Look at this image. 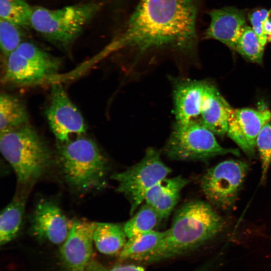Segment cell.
<instances>
[{
    "label": "cell",
    "mask_w": 271,
    "mask_h": 271,
    "mask_svg": "<svg viewBox=\"0 0 271 271\" xmlns=\"http://www.w3.org/2000/svg\"><path fill=\"white\" fill-rule=\"evenodd\" d=\"M224 224L222 218L208 203L188 202L176 212L167 235L152 249L132 259L154 262L180 255L215 237Z\"/></svg>",
    "instance_id": "2"
},
{
    "label": "cell",
    "mask_w": 271,
    "mask_h": 271,
    "mask_svg": "<svg viewBox=\"0 0 271 271\" xmlns=\"http://www.w3.org/2000/svg\"><path fill=\"white\" fill-rule=\"evenodd\" d=\"M256 148L261 162V181L264 182L271 166V119L261 128L256 139Z\"/></svg>",
    "instance_id": "26"
},
{
    "label": "cell",
    "mask_w": 271,
    "mask_h": 271,
    "mask_svg": "<svg viewBox=\"0 0 271 271\" xmlns=\"http://www.w3.org/2000/svg\"><path fill=\"white\" fill-rule=\"evenodd\" d=\"M33 12L26 0H0V19L20 28L31 26Z\"/></svg>",
    "instance_id": "22"
},
{
    "label": "cell",
    "mask_w": 271,
    "mask_h": 271,
    "mask_svg": "<svg viewBox=\"0 0 271 271\" xmlns=\"http://www.w3.org/2000/svg\"><path fill=\"white\" fill-rule=\"evenodd\" d=\"M123 226L112 223H96L93 242L99 252L113 255L120 252L126 242Z\"/></svg>",
    "instance_id": "19"
},
{
    "label": "cell",
    "mask_w": 271,
    "mask_h": 271,
    "mask_svg": "<svg viewBox=\"0 0 271 271\" xmlns=\"http://www.w3.org/2000/svg\"><path fill=\"white\" fill-rule=\"evenodd\" d=\"M46 116L58 143L66 142L72 136L84 134L87 127L82 115L71 101L62 86L53 84Z\"/></svg>",
    "instance_id": "10"
},
{
    "label": "cell",
    "mask_w": 271,
    "mask_h": 271,
    "mask_svg": "<svg viewBox=\"0 0 271 271\" xmlns=\"http://www.w3.org/2000/svg\"><path fill=\"white\" fill-rule=\"evenodd\" d=\"M264 47L252 28L245 26L237 41L235 50L249 61L261 64Z\"/></svg>",
    "instance_id": "24"
},
{
    "label": "cell",
    "mask_w": 271,
    "mask_h": 271,
    "mask_svg": "<svg viewBox=\"0 0 271 271\" xmlns=\"http://www.w3.org/2000/svg\"><path fill=\"white\" fill-rule=\"evenodd\" d=\"M155 209L146 203L123 225L127 238L153 230L161 221Z\"/></svg>",
    "instance_id": "23"
},
{
    "label": "cell",
    "mask_w": 271,
    "mask_h": 271,
    "mask_svg": "<svg viewBox=\"0 0 271 271\" xmlns=\"http://www.w3.org/2000/svg\"><path fill=\"white\" fill-rule=\"evenodd\" d=\"M25 202V195H17L2 211L0 216L1 245L12 240L20 230Z\"/></svg>",
    "instance_id": "20"
},
{
    "label": "cell",
    "mask_w": 271,
    "mask_h": 271,
    "mask_svg": "<svg viewBox=\"0 0 271 271\" xmlns=\"http://www.w3.org/2000/svg\"><path fill=\"white\" fill-rule=\"evenodd\" d=\"M168 233L154 230L139 234L129 238L119 253L120 259L132 258L154 248Z\"/></svg>",
    "instance_id": "21"
},
{
    "label": "cell",
    "mask_w": 271,
    "mask_h": 271,
    "mask_svg": "<svg viewBox=\"0 0 271 271\" xmlns=\"http://www.w3.org/2000/svg\"><path fill=\"white\" fill-rule=\"evenodd\" d=\"M20 27L0 19V47L4 60L23 42Z\"/></svg>",
    "instance_id": "25"
},
{
    "label": "cell",
    "mask_w": 271,
    "mask_h": 271,
    "mask_svg": "<svg viewBox=\"0 0 271 271\" xmlns=\"http://www.w3.org/2000/svg\"><path fill=\"white\" fill-rule=\"evenodd\" d=\"M189 181L181 176L165 178L148 191L145 201L155 209L161 220L167 219L178 202L181 190Z\"/></svg>",
    "instance_id": "17"
},
{
    "label": "cell",
    "mask_w": 271,
    "mask_h": 271,
    "mask_svg": "<svg viewBox=\"0 0 271 271\" xmlns=\"http://www.w3.org/2000/svg\"><path fill=\"white\" fill-rule=\"evenodd\" d=\"M231 109L218 89L208 83L198 120L214 134L223 136L227 133Z\"/></svg>",
    "instance_id": "16"
},
{
    "label": "cell",
    "mask_w": 271,
    "mask_h": 271,
    "mask_svg": "<svg viewBox=\"0 0 271 271\" xmlns=\"http://www.w3.org/2000/svg\"><path fill=\"white\" fill-rule=\"evenodd\" d=\"M99 9L100 5L96 3L69 6L58 10L37 7L33 9L31 26L48 40L66 48Z\"/></svg>",
    "instance_id": "5"
},
{
    "label": "cell",
    "mask_w": 271,
    "mask_h": 271,
    "mask_svg": "<svg viewBox=\"0 0 271 271\" xmlns=\"http://www.w3.org/2000/svg\"><path fill=\"white\" fill-rule=\"evenodd\" d=\"M248 168L246 162L230 159L208 169L202 176L200 184L208 200L223 210L232 207Z\"/></svg>",
    "instance_id": "9"
},
{
    "label": "cell",
    "mask_w": 271,
    "mask_h": 271,
    "mask_svg": "<svg viewBox=\"0 0 271 271\" xmlns=\"http://www.w3.org/2000/svg\"><path fill=\"white\" fill-rule=\"evenodd\" d=\"M209 14L211 21L205 32V38L218 40L235 50L238 38L246 26L245 12L228 7L212 10Z\"/></svg>",
    "instance_id": "14"
},
{
    "label": "cell",
    "mask_w": 271,
    "mask_h": 271,
    "mask_svg": "<svg viewBox=\"0 0 271 271\" xmlns=\"http://www.w3.org/2000/svg\"><path fill=\"white\" fill-rule=\"evenodd\" d=\"M199 0H139L107 52L142 55L169 50L189 52L197 42Z\"/></svg>",
    "instance_id": "1"
},
{
    "label": "cell",
    "mask_w": 271,
    "mask_h": 271,
    "mask_svg": "<svg viewBox=\"0 0 271 271\" xmlns=\"http://www.w3.org/2000/svg\"><path fill=\"white\" fill-rule=\"evenodd\" d=\"M171 172V169L162 160L160 152L149 148L139 162L124 171L113 174L110 178L117 182V191L129 201L132 215L145 201L148 191L166 178Z\"/></svg>",
    "instance_id": "8"
},
{
    "label": "cell",
    "mask_w": 271,
    "mask_h": 271,
    "mask_svg": "<svg viewBox=\"0 0 271 271\" xmlns=\"http://www.w3.org/2000/svg\"><path fill=\"white\" fill-rule=\"evenodd\" d=\"M268 11L264 8L255 10L248 14V18L252 29L257 35L260 42L265 46L267 42V37L264 30L263 24Z\"/></svg>",
    "instance_id": "27"
},
{
    "label": "cell",
    "mask_w": 271,
    "mask_h": 271,
    "mask_svg": "<svg viewBox=\"0 0 271 271\" xmlns=\"http://www.w3.org/2000/svg\"><path fill=\"white\" fill-rule=\"evenodd\" d=\"M30 231L41 240L54 244L62 243L68 236L71 223L55 203L40 201L37 205L30 220Z\"/></svg>",
    "instance_id": "13"
},
{
    "label": "cell",
    "mask_w": 271,
    "mask_h": 271,
    "mask_svg": "<svg viewBox=\"0 0 271 271\" xmlns=\"http://www.w3.org/2000/svg\"><path fill=\"white\" fill-rule=\"evenodd\" d=\"M207 84L204 81L190 79L176 82L173 91L176 121L198 120Z\"/></svg>",
    "instance_id": "15"
},
{
    "label": "cell",
    "mask_w": 271,
    "mask_h": 271,
    "mask_svg": "<svg viewBox=\"0 0 271 271\" xmlns=\"http://www.w3.org/2000/svg\"><path fill=\"white\" fill-rule=\"evenodd\" d=\"M29 124L25 104L18 97L6 92L0 97V132L5 133Z\"/></svg>",
    "instance_id": "18"
},
{
    "label": "cell",
    "mask_w": 271,
    "mask_h": 271,
    "mask_svg": "<svg viewBox=\"0 0 271 271\" xmlns=\"http://www.w3.org/2000/svg\"><path fill=\"white\" fill-rule=\"evenodd\" d=\"M0 150L21 185L42 177L52 164L48 145L29 124L0 134Z\"/></svg>",
    "instance_id": "4"
},
{
    "label": "cell",
    "mask_w": 271,
    "mask_h": 271,
    "mask_svg": "<svg viewBox=\"0 0 271 271\" xmlns=\"http://www.w3.org/2000/svg\"><path fill=\"white\" fill-rule=\"evenodd\" d=\"M96 223L77 220L61 249V259L68 271H85L92 253L93 234Z\"/></svg>",
    "instance_id": "12"
},
{
    "label": "cell",
    "mask_w": 271,
    "mask_h": 271,
    "mask_svg": "<svg viewBox=\"0 0 271 271\" xmlns=\"http://www.w3.org/2000/svg\"><path fill=\"white\" fill-rule=\"evenodd\" d=\"M265 33L267 37V42H271V9L268 11L267 16L263 24Z\"/></svg>",
    "instance_id": "29"
},
{
    "label": "cell",
    "mask_w": 271,
    "mask_h": 271,
    "mask_svg": "<svg viewBox=\"0 0 271 271\" xmlns=\"http://www.w3.org/2000/svg\"><path fill=\"white\" fill-rule=\"evenodd\" d=\"M61 65L58 58L32 43L23 42L4 60L2 81L19 85L40 83L56 75Z\"/></svg>",
    "instance_id": "7"
},
{
    "label": "cell",
    "mask_w": 271,
    "mask_h": 271,
    "mask_svg": "<svg viewBox=\"0 0 271 271\" xmlns=\"http://www.w3.org/2000/svg\"><path fill=\"white\" fill-rule=\"evenodd\" d=\"M57 152L63 177L73 188L87 191L106 185L108 161L94 141L81 136L58 142Z\"/></svg>",
    "instance_id": "3"
},
{
    "label": "cell",
    "mask_w": 271,
    "mask_h": 271,
    "mask_svg": "<svg viewBox=\"0 0 271 271\" xmlns=\"http://www.w3.org/2000/svg\"><path fill=\"white\" fill-rule=\"evenodd\" d=\"M271 119L267 109L232 108L227 134L249 157H253L257 136L263 125Z\"/></svg>",
    "instance_id": "11"
},
{
    "label": "cell",
    "mask_w": 271,
    "mask_h": 271,
    "mask_svg": "<svg viewBox=\"0 0 271 271\" xmlns=\"http://www.w3.org/2000/svg\"><path fill=\"white\" fill-rule=\"evenodd\" d=\"M214 134L199 120L176 121L164 153L168 158L178 161L202 160L228 154L239 155L237 149L221 146Z\"/></svg>",
    "instance_id": "6"
},
{
    "label": "cell",
    "mask_w": 271,
    "mask_h": 271,
    "mask_svg": "<svg viewBox=\"0 0 271 271\" xmlns=\"http://www.w3.org/2000/svg\"><path fill=\"white\" fill-rule=\"evenodd\" d=\"M216 261H212L195 271H211ZM85 271H145L141 266L133 264L116 265L111 268L106 267L95 261H90L87 264Z\"/></svg>",
    "instance_id": "28"
}]
</instances>
